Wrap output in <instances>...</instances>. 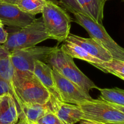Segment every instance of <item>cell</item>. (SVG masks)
I'll use <instances>...</instances> for the list:
<instances>
[{
  "label": "cell",
  "instance_id": "cell-1",
  "mask_svg": "<svg viewBox=\"0 0 124 124\" xmlns=\"http://www.w3.org/2000/svg\"><path fill=\"white\" fill-rule=\"evenodd\" d=\"M13 86L21 104H46L50 100L48 91L33 72L15 70Z\"/></svg>",
  "mask_w": 124,
  "mask_h": 124
},
{
  "label": "cell",
  "instance_id": "cell-2",
  "mask_svg": "<svg viewBox=\"0 0 124 124\" xmlns=\"http://www.w3.org/2000/svg\"><path fill=\"white\" fill-rule=\"evenodd\" d=\"M47 64L52 67V69L57 70L87 94H89L91 90L99 88L78 69L73 58L61 48L56 47L50 55Z\"/></svg>",
  "mask_w": 124,
  "mask_h": 124
},
{
  "label": "cell",
  "instance_id": "cell-3",
  "mask_svg": "<svg viewBox=\"0 0 124 124\" xmlns=\"http://www.w3.org/2000/svg\"><path fill=\"white\" fill-rule=\"evenodd\" d=\"M41 13L49 39L59 42L65 41L70 34L72 21L69 13L53 1H46Z\"/></svg>",
  "mask_w": 124,
  "mask_h": 124
},
{
  "label": "cell",
  "instance_id": "cell-4",
  "mask_svg": "<svg viewBox=\"0 0 124 124\" xmlns=\"http://www.w3.org/2000/svg\"><path fill=\"white\" fill-rule=\"evenodd\" d=\"M49 39L42 18H36L31 23L18 31L8 33L7 40L2 46L10 52L35 46Z\"/></svg>",
  "mask_w": 124,
  "mask_h": 124
},
{
  "label": "cell",
  "instance_id": "cell-5",
  "mask_svg": "<svg viewBox=\"0 0 124 124\" xmlns=\"http://www.w3.org/2000/svg\"><path fill=\"white\" fill-rule=\"evenodd\" d=\"M73 15L75 22L84 28L91 38L107 50L112 56L113 59L124 61V48L113 39L102 24L83 13H73Z\"/></svg>",
  "mask_w": 124,
  "mask_h": 124
},
{
  "label": "cell",
  "instance_id": "cell-6",
  "mask_svg": "<svg viewBox=\"0 0 124 124\" xmlns=\"http://www.w3.org/2000/svg\"><path fill=\"white\" fill-rule=\"evenodd\" d=\"M78 105L83 112L84 119L105 124L124 123V113L100 99H92Z\"/></svg>",
  "mask_w": 124,
  "mask_h": 124
},
{
  "label": "cell",
  "instance_id": "cell-7",
  "mask_svg": "<svg viewBox=\"0 0 124 124\" xmlns=\"http://www.w3.org/2000/svg\"><path fill=\"white\" fill-rule=\"evenodd\" d=\"M55 48L35 46L29 48L15 50L10 52L11 60L16 71L33 72L35 62L40 61L47 64L48 57Z\"/></svg>",
  "mask_w": 124,
  "mask_h": 124
},
{
  "label": "cell",
  "instance_id": "cell-8",
  "mask_svg": "<svg viewBox=\"0 0 124 124\" xmlns=\"http://www.w3.org/2000/svg\"><path fill=\"white\" fill-rule=\"evenodd\" d=\"M53 75L62 102L79 105L93 99L90 94L84 92L77 85L54 69H53Z\"/></svg>",
  "mask_w": 124,
  "mask_h": 124
},
{
  "label": "cell",
  "instance_id": "cell-9",
  "mask_svg": "<svg viewBox=\"0 0 124 124\" xmlns=\"http://www.w3.org/2000/svg\"><path fill=\"white\" fill-rule=\"evenodd\" d=\"M59 2L64 8L72 13H83L98 23H102L104 0H59Z\"/></svg>",
  "mask_w": 124,
  "mask_h": 124
},
{
  "label": "cell",
  "instance_id": "cell-10",
  "mask_svg": "<svg viewBox=\"0 0 124 124\" xmlns=\"http://www.w3.org/2000/svg\"><path fill=\"white\" fill-rule=\"evenodd\" d=\"M35 15L24 12L12 4L0 2V21L4 25L20 29L32 23Z\"/></svg>",
  "mask_w": 124,
  "mask_h": 124
},
{
  "label": "cell",
  "instance_id": "cell-11",
  "mask_svg": "<svg viewBox=\"0 0 124 124\" xmlns=\"http://www.w3.org/2000/svg\"><path fill=\"white\" fill-rule=\"evenodd\" d=\"M50 110L65 124H75L84 119V115L78 105L69 104L50 98Z\"/></svg>",
  "mask_w": 124,
  "mask_h": 124
},
{
  "label": "cell",
  "instance_id": "cell-12",
  "mask_svg": "<svg viewBox=\"0 0 124 124\" xmlns=\"http://www.w3.org/2000/svg\"><path fill=\"white\" fill-rule=\"evenodd\" d=\"M66 40L81 46L90 55L98 58L101 61L107 62L113 59L110 52L92 38H85L73 34H69Z\"/></svg>",
  "mask_w": 124,
  "mask_h": 124
},
{
  "label": "cell",
  "instance_id": "cell-13",
  "mask_svg": "<svg viewBox=\"0 0 124 124\" xmlns=\"http://www.w3.org/2000/svg\"><path fill=\"white\" fill-rule=\"evenodd\" d=\"M33 73L48 91L51 98L62 101L54 82L53 69L49 65L40 61H37L35 62Z\"/></svg>",
  "mask_w": 124,
  "mask_h": 124
},
{
  "label": "cell",
  "instance_id": "cell-14",
  "mask_svg": "<svg viewBox=\"0 0 124 124\" xmlns=\"http://www.w3.org/2000/svg\"><path fill=\"white\" fill-rule=\"evenodd\" d=\"M19 121L16 104L10 94H4L0 99V124H16Z\"/></svg>",
  "mask_w": 124,
  "mask_h": 124
},
{
  "label": "cell",
  "instance_id": "cell-15",
  "mask_svg": "<svg viewBox=\"0 0 124 124\" xmlns=\"http://www.w3.org/2000/svg\"><path fill=\"white\" fill-rule=\"evenodd\" d=\"M48 102L46 104H22L19 120L25 119L28 123H36L47 112L51 111Z\"/></svg>",
  "mask_w": 124,
  "mask_h": 124
},
{
  "label": "cell",
  "instance_id": "cell-16",
  "mask_svg": "<svg viewBox=\"0 0 124 124\" xmlns=\"http://www.w3.org/2000/svg\"><path fill=\"white\" fill-rule=\"evenodd\" d=\"M61 48L73 58L81 59L91 64L103 62L98 58H96L90 55L81 46L67 40H65V42L62 45Z\"/></svg>",
  "mask_w": 124,
  "mask_h": 124
},
{
  "label": "cell",
  "instance_id": "cell-17",
  "mask_svg": "<svg viewBox=\"0 0 124 124\" xmlns=\"http://www.w3.org/2000/svg\"><path fill=\"white\" fill-rule=\"evenodd\" d=\"M15 73V69L11 60L10 52L2 44H0V78L7 81L13 86Z\"/></svg>",
  "mask_w": 124,
  "mask_h": 124
},
{
  "label": "cell",
  "instance_id": "cell-18",
  "mask_svg": "<svg viewBox=\"0 0 124 124\" xmlns=\"http://www.w3.org/2000/svg\"><path fill=\"white\" fill-rule=\"evenodd\" d=\"M16 6L24 12L35 15L41 13L46 3L45 0H1Z\"/></svg>",
  "mask_w": 124,
  "mask_h": 124
},
{
  "label": "cell",
  "instance_id": "cell-19",
  "mask_svg": "<svg viewBox=\"0 0 124 124\" xmlns=\"http://www.w3.org/2000/svg\"><path fill=\"white\" fill-rule=\"evenodd\" d=\"M92 65L104 72L112 74L124 81V61L113 59L108 61Z\"/></svg>",
  "mask_w": 124,
  "mask_h": 124
},
{
  "label": "cell",
  "instance_id": "cell-20",
  "mask_svg": "<svg viewBox=\"0 0 124 124\" xmlns=\"http://www.w3.org/2000/svg\"><path fill=\"white\" fill-rule=\"evenodd\" d=\"M99 99L111 104L124 107V90L119 88H100Z\"/></svg>",
  "mask_w": 124,
  "mask_h": 124
},
{
  "label": "cell",
  "instance_id": "cell-21",
  "mask_svg": "<svg viewBox=\"0 0 124 124\" xmlns=\"http://www.w3.org/2000/svg\"><path fill=\"white\" fill-rule=\"evenodd\" d=\"M4 94H10L13 96L16 104L17 109L18 112V117L21 112V103L18 98V96L16 94L12 85L4 79L0 78V96Z\"/></svg>",
  "mask_w": 124,
  "mask_h": 124
},
{
  "label": "cell",
  "instance_id": "cell-22",
  "mask_svg": "<svg viewBox=\"0 0 124 124\" xmlns=\"http://www.w3.org/2000/svg\"><path fill=\"white\" fill-rule=\"evenodd\" d=\"M36 124H65L52 111H48L38 120Z\"/></svg>",
  "mask_w": 124,
  "mask_h": 124
},
{
  "label": "cell",
  "instance_id": "cell-23",
  "mask_svg": "<svg viewBox=\"0 0 124 124\" xmlns=\"http://www.w3.org/2000/svg\"><path fill=\"white\" fill-rule=\"evenodd\" d=\"M8 33L4 29V25L0 21V44H2L6 41Z\"/></svg>",
  "mask_w": 124,
  "mask_h": 124
},
{
  "label": "cell",
  "instance_id": "cell-24",
  "mask_svg": "<svg viewBox=\"0 0 124 124\" xmlns=\"http://www.w3.org/2000/svg\"><path fill=\"white\" fill-rule=\"evenodd\" d=\"M80 124H107L104 122H98V121H93V120L82 119L80 121Z\"/></svg>",
  "mask_w": 124,
  "mask_h": 124
},
{
  "label": "cell",
  "instance_id": "cell-25",
  "mask_svg": "<svg viewBox=\"0 0 124 124\" xmlns=\"http://www.w3.org/2000/svg\"><path fill=\"white\" fill-rule=\"evenodd\" d=\"M111 105H112L114 107L116 108V109H117V110H119V111H121V112H122L123 113H124V107L120 106V105H115V104H111Z\"/></svg>",
  "mask_w": 124,
  "mask_h": 124
},
{
  "label": "cell",
  "instance_id": "cell-26",
  "mask_svg": "<svg viewBox=\"0 0 124 124\" xmlns=\"http://www.w3.org/2000/svg\"><path fill=\"white\" fill-rule=\"evenodd\" d=\"M16 124H28V122L25 119H21Z\"/></svg>",
  "mask_w": 124,
  "mask_h": 124
},
{
  "label": "cell",
  "instance_id": "cell-27",
  "mask_svg": "<svg viewBox=\"0 0 124 124\" xmlns=\"http://www.w3.org/2000/svg\"><path fill=\"white\" fill-rule=\"evenodd\" d=\"M107 124H124V123H109Z\"/></svg>",
  "mask_w": 124,
  "mask_h": 124
},
{
  "label": "cell",
  "instance_id": "cell-28",
  "mask_svg": "<svg viewBox=\"0 0 124 124\" xmlns=\"http://www.w3.org/2000/svg\"><path fill=\"white\" fill-rule=\"evenodd\" d=\"M46 1H53V2H54V1H57V0H45ZM59 1V0H58Z\"/></svg>",
  "mask_w": 124,
  "mask_h": 124
},
{
  "label": "cell",
  "instance_id": "cell-29",
  "mask_svg": "<svg viewBox=\"0 0 124 124\" xmlns=\"http://www.w3.org/2000/svg\"><path fill=\"white\" fill-rule=\"evenodd\" d=\"M104 1H105V2H106V1H108V0H104Z\"/></svg>",
  "mask_w": 124,
  "mask_h": 124
},
{
  "label": "cell",
  "instance_id": "cell-30",
  "mask_svg": "<svg viewBox=\"0 0 124 124\" xmlns=\"http://www.w3.org/2000/svg\"><path fill=\"white\" fill-rule=\"evenodd\" d=\"M0 2H1V0H0Z\"/></svg>",
  "mask_w": 124,
  "mask_h": 124
},
{
  "label": "cell",
  "instance_id": "cell-31",
  "mask_svg": "<svg viewBox=\"0 0 124 124\" xmlns=\"http://www.w3.org/2000/svg\"><path fill=\"white\" fill-rule=\"evenodd\" d=\"M0 99H1V96H0Z\"/></svg>",
  "mask_w": 124,
  "mask_h": 124
}]
</instances>
